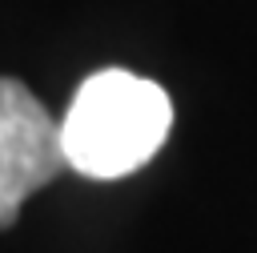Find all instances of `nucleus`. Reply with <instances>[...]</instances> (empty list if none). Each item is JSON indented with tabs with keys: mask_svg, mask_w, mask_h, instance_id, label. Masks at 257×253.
<instances>
[{
	"mask_svg": "<svg viewBox=\"0 0 257 253\" xmlns=\"http://www.w3.org/2000/svg\"><path fill=\"white\" fill-rule=\"evenodd\" d=\"M68 169L60 124L28 92V84L0 76V229L16 225L20 205Z\"/></svg>",
	"mask_w": 257,
	"mask_h": 253,
	"instance_id": "f03ea898",
	"label": "nucleus"
},
{
	"mask_svg": "<svg viewBox=\"0 0 257 253\" xmlns=\"http://www.w3.org/2000/svg\"><path fill=\"white\" fill-rule=\"evenodd\" d=\"M169 124L173 104L157 80L124 68L92 72L60 120L68 169L92 181L128 177L165 145Z\"/></svg>",
	"mask_w": 257,
	"mask_h": 253,
	"instance_id": "f257e3e1",
	"label": "nucleus"
}]
</instances>
